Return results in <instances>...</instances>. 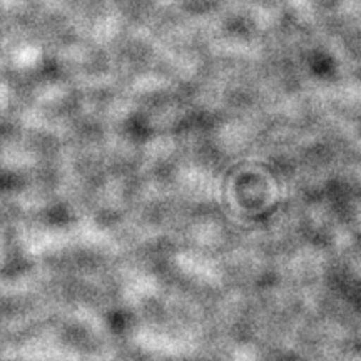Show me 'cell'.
Returning a JSON list of instances; mask_svg holds the SVG:
<instances>
[]
</instances>
